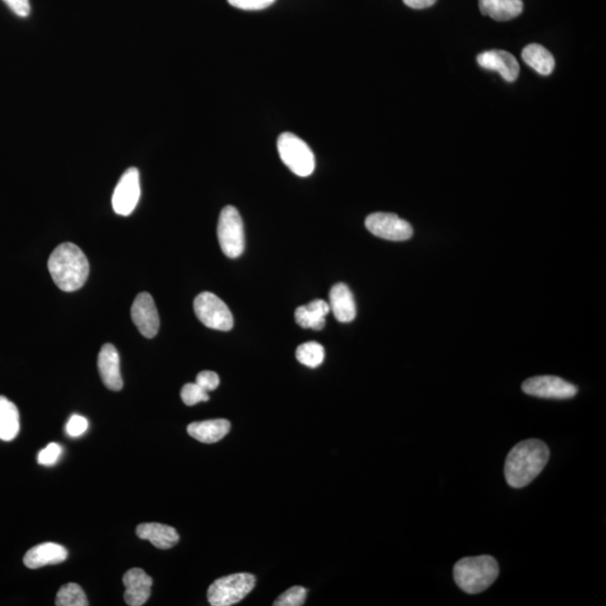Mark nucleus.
Instances as JSON below:
<instances>
[{
    "label": "nucleus",
    "instance_id": "obj_26",
    "mask_svg": "<svg viewBox=\"0 0 606 606\" xmlns=\"http://www.w3.org/2000/svg\"><path fill=\"white\" fill-rule=\"evenodd\" d=\"M181 399L186 405H194L199 402H207L209 394L197 383H188L181 390Z\"/></svg>",
    "mask_w": 606,
    "mask_h": 606
},
{
    "label": "nucleus",
    "instance_id": "obj_32",
    "mask_svg": "<svg viewBox=\"0 0 606 606\" xmlns=\"http://www.w3.org/2000/svg\"><path fill=\"white\" fill-rule=\"evenodd\" d=\"M437 0H403V3L407 5L408 7L413 9H424L433 6Z\"/></svg>",
    "mask_w": 606,
    "mask_h": 606
},
{
    "label": "nucleus",
    "instance_id": "obj_4",
    "mask_svg": "<svg viewBox=\"0 0 606 606\" xmlns=\"http://www.w3.org/2000/svg\"><path fill=\"white\" fill-rule=\"evenodd\" d=\"M278 151L282 162L298 176L314 174L316 158L308 144L297 135L283 133L278 138Z\"/></svg>",
    "mask_w": 606,
    "mask_h": 606
},
{
    "label": "nucleus",
    "instance_id": "obj_6",
    "mask_svg": "<svg viewBox=\"0 0 606 606\" xmlns=\"http://www.w3.org/2000/svg\"><path fill=\"white\" fill-rule=\"evenodd\" d=\"M219 245L223 254L237 259L245 250L244 223L241 213L235 207L227 206L219 216L217 228Z\"/></svg>",
    "mask_w": 606,
    "mask_h": 606
},
{
    "label": "nucleus",
    "instance_id": "obj_17",
    "mask_svg": "<svg viewBox=\"0 0 606 606\" xmlns=\"http://www.w3.org/2000/svg\"><path fill=\"white\" fill-rule=\"evenodd\" d=\"M137 535L139 539L148 540L158 549H170L179 543L180 535L170 526L156 524H142L137 526Z\"/></svg>",
    "mask_w": 606,
    "mask_h": 606
},
{
    "label": "nucleus",
    "instance_id": "obj_2",
    "mask_svg": "<svg viewBox=\"0 0 606 606\" xmlns=\"http://www.w3.org/2000/svg\"><path fill=\"white\" fill-rule=\"evenodd\" d=\"M49 271L61 290L73 292L82 288L90 275V262L85 253L72 242H63L49 259Z\"/></svg>",
    "mask_w": 606,
    "mask_h": 606
},
{
    "label": "nucleus",
    "instance_id": "obj_3",
    "mask_svg": "<svg viewBox=\"0 0 606 606\" xmlns=\"http://www.w3.org/2000/svg\"><path fill=\"white\" fill-rule=\"evenodd\" d=\"M500 567L497 559L488 554L465 557L456 563L454 578L457 586L469 594L482 593L497 581Z\"/></svg>",
    "mask_w": 606,
    "mask_h": 606
},
{
    "label": "nucleus",
    "instance_id": "obj_27",
    "mask_svg": "<svg viewBox=\"0 0 606 606\" xmlns=\"http://www.w3.org/2000/svg\"><path fill=\"white\" fill-rule=\"evenodd\" d=\"M61 454H62V447L55 442H51L45 449L40 451L39 457H37V461L39 464L44 466H52L57 464V461L60 459Z\"/></svg>",
    "mask_w": 606,
    "mask_h": 606
},
{
    "label": "nucleus",
    "instance_id": "obj_9",
    "mask_svg": "<svg viewBox=\"0 0 606 606\" xmlns=\"http://www.w3.org/2000/svg\"><path fill=\"white\" fill-rule=\"evenodd\" d=\"M365 226L373 235L386 241H408L413 235L412 225L395 213H372L366 218Z\"/></svg>",
    "mask_w": 606,
    "mask_h": 606
},
{
    "label": "nucleus",
    "instance_id": "obj_25",
    "mask_svg": "<svg viewBox=\"0 0 606 606\" xmlns=\"http://www.w3.org/2000/svg\"><path fill=\"white\" fill-rule=\"evenodd\" d=\"M308 591L302 586H293L291 589L284 592L279 598L275 601L274 606H301L305 604Z\"/></svg>",
    "mask_w": 606,
    "mask_h": 606
},
{
    "label": "nucleus",
    "instance_id": "obj_29",
    "mask_svg": "<svg viewBox=\"0 0 606 606\" xmlns=\"http://www.w3.org/2000/svg\"><path fill=\"white\" fill-rule=\"evenodd\" d=\"M195 383L202 386L204 390H206L207 393L216 390L221 383L217 373L212 371H204L200 372L197 379H195Z\"/></svg>",
    "mask_w": 606,
    "mask_h": 606
},
{
    "label": "nucleus",
    "instance_id": "obj_5",
    "mask_svg": "<svg viewBox=\"0 0 606 606\" xmlns=\"http://www.w3.org/2000/svg\"><path fill=\"white\" fill-rule=\"evenodd\" d=\"M255 584V576L247 573L219 578L209 587V603L213 606L235 605L253 591Z\"/></svg>",
    "mask_w": 606,
    "mask_h": 606
},
{
    "label": "nucleus",
    "instance_id": "obj_23",
    "mask_svg": "<svg viewBox=\"0 0 606 606\" xmlns=\"http://www.w3.org/2000/svg\"><path fill=\"white\" fill-rule=\"evenodd\" d=\"M55 605L88 606L90 602H88L86 593L80 585L76 584V582H68L59 590Z\"/></svg>",
    "mask_w": 606,
    "mask_h": 606
},
{
    "label": "nucleus",
    "instance_id": "obj_11",
    "mask_svg": "<svg viewBox=\"0 0 606 606\" xmlns=\"http://www.w3.org/2000/svg\"><path fill=\"white\" fill-rule=\"evenodd\" d=\"M132 318L144 337H156L160 329V317L150 293L142 292L137 297L132 306Z\"/></svg>",
    "mask_w": 606,
    "mask_h": 606
},
{
    "label": "nucleus",
    "instance_id": "obj_15",
    "mask_svg": "<svg viewBox=\"0 0 606 606\" xmlns=\"http://www.w3.org/2000/svg\"><path fill=\"white\" fill-rule=\"evenodd\" d=\"M67 558L68 550L63 545L44 543L35 545L26 553L24 563L27 568L37 570L48 565H57L67 561Z\"/></svg>",
    "mask_w": 606,
    "mask_h": 606
},
{
    "label": "nucleus",
    "instance_id": "obj_10",
    "mask_svg": "<svg viewBox=\"0 0 606 606\" xmlns=\"http://www.w3.org/2000/svg\"><path fill=\"white\" fill-rule=\"evenodd\" d=\"M522 390L526 394L543 399L566 400L574 398L577 386L558 376H535L525 381Z\"/></svg>",
    "mask_w": 606,
    "mask_h": 606
},
{
    "label": "nucleus",
    "instance_id": "obj_30",
    "mask_svg": "<svg viewBox=\"0 0 606 606\" xmlns=\"http://www.w3.org/2000/svg\"><path fill=\"white\" fill-rule=\"evenodd\" d=\"M88 421L85 417L73 414L67 424V432L70 437H80L87 431Z\"/></svg>",
    "mask_w": 606,
    "mask_h": 606
},
{
    "label": "nucleus",
    "instance_id": "obj_1",
    "mask_svg": "<svg viewBox=\"0 0 606 606\" xmlns=\"http://www.w3.org/2000/svg\"><path fill=\"white\" fill-rule=\"evenodd\" d=\"M548 446L539 440L519 442L507 457L505 475L511 488L526 487L543 472L549 460Z\"/></svg>",
    "mask_w": 606,
    "mask_h": 606
},
{
    "label": "nucleus",
    "instance_id": "obj_19",
    "mask_svg": "<svg viewBox=\"0 0 606 606\" xmlns=\"http://www.w3.org/2000/svg\"><path fill=\"white\" fill-rule=\"evenodd\" d=\"M330 312L329 303L317 299L307 306L298 308L295 312L297 324L302 328L321 330L326 325V316Z\"/></svg>",
    "mask_w": 606,
    "mask_h": 606
},
{
    "label": "nucleus",
    "instance_id": "obj_24",
    "mask_svg": "<svg viewBox=\"0 0 606 606\" xmlns=\"http://www.w3.org/2000/svg\"><path fill=\"white\" fill-rule=\"evenodd\" d=\"M297 360L303 365L316 368L321 365L325 360V349L323 345L309 342L300 345L296 353Z\"/></svg>",
    "mask_w": 606,
    "mask_h": 606
},
{
    "label": "nucleus",
    "instance_id": "obj_7",
    "mask_svg": "<svg viewBox=\"0 0 606 606\" xmlns=\"http://www.w3.org/2000/svg\"><path fill=\"white\" fill-rule=\"evenodd\" d=\"M195 316L208 328L228 332L234 327L232 311L221 298L212 292H203L194 303Z\"/></svg>",
    "mask_w": 606,
    "mask_h": 606
},
{
    "label": "nucleus",
    "instance_id": "obj_31",
    "mask_svg": "<svg viewBox=\"0 0 606 606\" xmlns=\"http://www.w3.org/2000/svg\"><path fill=\"white\" fill-rule=\"evenodd\" d=\"M7 6L17 16L27 17L31 13V5L29 0H4Z\"/></svg>",
    "mask_w": 606,
    "mask_h": 606
},
{
    "label": "nucleus",
    "instance_id": "obj_28",
    "mask_svg": "<svg viewBox=\"0 0 606 606\" xmlns=\"http://www.w3.org/2000/svg\"><path fill=\"white\" fill-rule=\"evenodd\" d=\"M232 7L242 11H262L271 6L275 0H227Z\"/></svg>",
    "mask_w": 606,
    "mask_h": 606
},
{
    "label": "nucleus",
    "instance_id": "obj_20",
    "mask_svg": "<svg viewBox=\"0 0 606 606\" xmlns=\"http://www.w3.org/2000/svg\"><path fill=\"white\" fill-rule=\"evenodd\" d=\"M478 4L483 15L497 22L514 20L524 11L522 0H478Z\"/></svg>",
    "mask_w": 606,
    "mask_h": 606
},
{
    "label": "nucleus",
    "instance_id": "obj_18",
    "mask_svg": "<svg viewBox=\"0 0 606 606\" xmlns=\"http://www.w3.org/2000/svg\"><path fill=\"white\" fill-rule=\"evenodd\" d=\"M188 433L195 440L204 444H213L222 440L231 431V422L225 419H213V421H199L190 423Z\"/></svg>",
    "mask_w": 606,
    "mask_h": 606
},
{
    "label": "nucleus",
    "instance_id": "obj_21",
    "mask_svg": "<svg viewBox=\"0 0 606 606\" xmlns=\"http://www.w3.org/2000/svg\"><path fill=\"white\" fill-rule=\"evenodd\" d=\"M20 412L15 404L0 395V440L11 441L20 432Z\"/></svg>",
    "mask_w": 606,
    "mask_h": 606
},
{
    "label": "nucleus",
    "instance_id": "obj_12",
    "mask_svg": "<svg viewBox=\"0 0 606 606\" xmlns=\"http://www.w3.org/2000/svg\"><path fill=\"white\" fill-rule=\"evenodd\" d=\"M125 585L124 599L129 606H142L150 599L153 580L141 568H132L125 573L123 577Z\"/></svg>",
    "mask_w": 606,
    "mask_h": 606
},
{
    "label": "nucleus",
    "instance_id": "obj_13",
    "mask_svg": "<svg viewBox=\"0 0 606 606\" xmlns=\"http://www.w3.org/2000/svg\"><path fill=\"white\" fill-rule=\"evenodd\" d=\"M478 63L484 69L500 73L507 82H514L519 77L520 65L514 55L507 51H487L478 55Z\"/></svg>",
    "mask_w": 606,
    "mask_h": 606
},
{
    "label": "nucleus",
    "instance_id": "obj_14",
    "mask_svg": "<svg viewBox=\"0 0 606 606\" xmlns=\"http://www.w3.org/2000/svg\"><path fill=\"white\" fill-rule=\"evenodd\" d=\"M98 370L104 384L111 391L123 389V379L120 374V360L118 349L111 344L101 347L98 356Z\"/></svg>",
    "mask_w": 606,
    "mask_h": 606
},
{
    "label": "nucleus",
    "instance_id": "obj_16",
    "mask_svg": "<svg viewBox=\"0 0 606 606\" xmlns=\"http://www.w3.org/2000/svg\"><path fill=\"white\" fill-rule=\"evenodd\" d=\"M329 307L340 323H351L356 317V303L346 284H336L330 290Z\"/></svg>",
    "mask_w": 606,
    "mask_h": 606
},
{
    "label": "nucleus",
    "instance_id": "obj_8",
    "mask_svg": "<svg viewBox=\"0 0 606 606\" xmlns=\"http://www.w3.org/2000/svg\"><path fill=\"white\" fill-rule=\"evenodd\" d=\"M139 198H141L139 172L137 167H129L120 176L114 190L113 198H111L114 212L119 216H129L137 208Z\"/></svg>",
    "mask_w": 606,
    "mask_h": 606
},
{
    "label": "nucleus",
    "instance_id": "obj_22",
    "mask_svg": "<svg viewBox=\"0 0 606 606\" xmlns=\"http://www.w3.org/2000/svg\"><path fill=\"white\" fill-rule=\"evenodd\" d=\"M522 59L542 76H549L554 69V59L543 45L530 44L522 51Z\"/></svg>",
    "mask_w": 606,
    "mask_h": 606
}]
</instances>
